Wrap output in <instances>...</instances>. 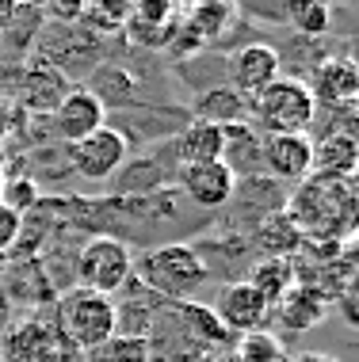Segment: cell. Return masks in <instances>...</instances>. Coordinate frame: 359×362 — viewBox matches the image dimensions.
Returning a JSON list of instances; mask_svg holds the SVG:
<instances>
[{"mask_svg":"<svg viewBox=\"0 0 359 362\" xmlns=\"http://www.w3.org/2000/svg\"><path fill=\"white\" fill-rule=\"evenodd\" d=\"M222 149H226V130L215 122H199V119H188L176 130L172 138V156L176 164H210V160H222Z\"/></svg>","mask_w":359,"mask_h":362,"instance_id":"e0dca14e","label":"cell"},{"mask_svg":"<svg viewBox=\"0 0 359 362\" xmlns=\"http://www.w3.org/2000/svg\"><path fill=\"white\" fill-rule=\"evenodd\" d=\"M54 328L76 355H84V351L100 347L103 339H111L115 332H119V309H115V298H103V293L69 286L62 298H57V305H54Z\"/></svg>","mask_w":359,"mask_h":362,"instance_id":"277c9868","label":"cell"},{"mask_svg":"<svg viewBox=\"0 0 359 362\" xmlns=\"http://www.w3.org/2000/svg\"><path fill=\"white\" fill-rule=\"evenodd\" d=\"M65 160H69L73 175H81V180H89V183H103V180H115V172L130 160V145H126V138L108 122L103 130H96L92 138L69 145V149H65Z\"/></svg>","mask_w":359,"mask_h":362,"instance_id":"52a82bcc","label":"cell"},{"mask_svg":"<svg viewBox=\"0 0 359 362\" xmlns=\"http://www.w3.org/2000/svg\"><path fill=\"white\" fill-rule=\"evenodd\" d=\"M19 237H23V214L0 206V256H4V252H12L16 244H19Z\"/></svg>","mask_w":359,"mask_h":362,"instance_id":"83f0119b","label":"cell"},{"mask_svg":"<svg viewBox=\"0 0 359 362\" xmlns=\"http://www.w3.org/2000/svg\"><path fill=\"white\" fill-rule=\"evenodd\" d=\"M191 119H199V122H215V126H237V122H249V100H245V95H237L229 84L199 88L195 100H191Z\"/></svg>","mask_w":359,"mask_h":362,"instance_id":"ffe728a7","label":"cell"},{"mask_svg":"<svg viewBox=\"0 0 359 362\" xmlns=\"http://www.w3.org/2000/svg\"><path fill=\"white\" fill-rule=\"evenodd\" d=\"M210 313H215V320L234 339L249 336V332H264L271 325V305L249 286L245 279L222 282L218 293H215V301H210Z\"/></svg>","mask_w":359,"mask_h":362,"instance_id":"8992f818","label":"cell"},{"mask_svg":"<svg viewBox=\"0 0 359 362\" xmlns=\"http://www.w3.org/2000/svg\"><path fill=\"white\" fill-rule=\"evenodd\" d=\"M245 282L252 290L260 293V298L268 301V305H275L279 298H283L287 290L298 286V267L290 259H271V256H256L252 259V267L245 271Z\"/></svg>","mask_w":359,"mask_h":362,"instance_id":"44dd1931","label":"cell"},{"mask_svg":"<svg viewBox=\"0 0 359 362\" xmlns=\"http://www.w3.org/2000/svg\"><path fill=\"white\" fill-rule=\"evenodd\" d=\"M176 183H180V194L191 202L195 210H226L229 199L237 191V180L234 172L226 168L222 160H210V164H183L176 168Z\"/></svg>","mask_w":359,"mask_h":362,"instance_id":"30bf717a","label":"cell"},{"mask_svg":"<svg viewBox=\"0 0 359 362\" xmlns=\"http://www.w3.org/2000/svg\"><path fill=\"white\" fill-rule=\"evenodd\" d=\"M50 119H54L57 141L76 145V141L92 138L96 130H103V126H108V111H103V103L96 100L84 84H73L69 92H65V100L50 111Z\"/></svg>","mask_w":359,"mask_h":362,"instance_id":"7c38bea8","label":"cell"},{"mask_svg":"<svg viewBox=\"0 0 359 362\" xmlns=\"http://www.w3.org/2000/svg\"><path fill=\"white\" fill-rule=\"evenodd\" d=\"M0 358L4 362H81V355L57 336L50 320H38V317L16 325V332L0 347Z\"/></svg>","mask_w":359,"mask_h":362,"instance_id":"9c48e42d","label":"cell"},{"mask_svg":"<svg viewBox=\"0 0 359 362\" xmlns=\"http://www.w3.org/2000/svg\"><path fill=\"white\" fill-rule=\"evenodd\" d=\"M38 202H42V191H38V180H31V175H8L4 187H0V206L23 214V218Z\"/></svg>","mask_w":359,"mask_h":362,"instance_id":"484cf974","label":"cell"},{"mask_svg":"<svg viewBox=\"0 0 359 362\" xmlns=\"http://www.w3.org/2000/svg\"><path fill=\"white\" fill-rule=\"evenodd\" d=\"M134 279L161 301H195V293L210 282V271L195 244L164 240L134 256Z\"/></svg>","mask_w":359,"mask_h":362,"instance_id":"7a4b0ae2","label":"cell"},{"mask_svg":"<svg viewBox=\"0 0 359 362\" xmlns=\"http://www.w3.org/2000/svg\"><path fill=\"white\" fill-rule=\"evenodd\" d=\"M8 130H12V115H8V103L0 100V141L8 138Z\"/></svg>","mask_w":359,"mask_h":362,"instance_id":"4dcf8cb0","label":"cell"},{"mask_svg":"<svg viewBox=\"0 0 359 362\" xmlns=\"http://www.w3.org/2000/svg\"><path fill=\"white\" fill-rule=\"evenodd\" d=\"M287 362H341L336 355H325V351H302V355L287 358Z\"/></svg>","mask_w":359,"mask_h":362,"instance_id":"f1b7e54d","label":"cell"},{"mask_svg":"<svg viewBox=\"0 0 359 362\" xmlns=\"http://www.w3.org/2000/svg\"><path fill=\"white\" fill-rule=\"evenodd\" d=\"M355 168H359V141H355V134L329 130L321 141H314V175L352 183Z\"/></svg>","mask_w":359,"mask_h":362,"instance_id":"ac0fdd59","label":"cell"},{"mask_svg":"<svg viewBox=\"0 0 359 362\" xmlns=\"http://www.w3.org/2000/svg\"><path fill=\"white\" fill-rule=\"evenodd\" d=\"M4 180H8V168H4V156H0V187H4Z\"/></svg>","mask_w":359,"mask_h":362,"instance_id":"1f68e13d","label":"cell"},{"mask_svg":"<svg viewBox=\"0 0 359 362\" xmlns=\"http://www.w3.org/2000/svg\"><path fill=\"white\" fill-rule=\"evenodd\" d=\"M287 221L302 240H352L355 229V187L344 180H321L309 175L287 194Z\"/></svg>","mask_w":359,"mask_h":362,"instance_id":"6da1fadb","label":"cell"},{"mask_svg":"<svg viewBox=\"0 0 359 362\" xmlns=\"http://www.w3.org/2000/svg\"><path fill=\"white\" fill-rule=\"evenodd\" d=\"M69 76L62 69H54L50 62H42V57H35V65H27L23 76H19V103L27 107V111H38V115H50L57 103L65 100V92H69Z\"/></svg>","mask_w":359,"mask_h":362,"instance_id":"9a60e30c","label":"cell"},{"mask_svg":"<svg viewBox=\"0 0 359 362\" xmlns=\"http://www.w3.org/2000/svg\"><path fill=\"white\" fill-rule=\"evenodd\" d=\"M226 130V149H222V164L234 172V180H256L264 175V164H260V149H264V138L252 130L249 122L237 126H222Z\"/></svg>","mask_w":359,"mask_h":362,"instance_id":"d6986e66","label":"cell"},{"mask_svg":"<svg viewBox=\"0 0 359 362\" xmlns=\"http://www.w3.org/2000/svg\"><path fill=\"white\" fill-rule=\"evenodd\" d=\"M81 362H149V344H145V336L115 332V336L103 339L100 347L84 351Z\"/></svg>","mask_w":359,"mask_h":362,"instance_id":"cb8c5ba5","label":"cell"},{"mask_svg":"<svg viewBox=\"0 0 359 362\" xmlns=\"http://www.w3.org/2000/svg\"><path fill=\"white\" fill-rule=\"evenodd\" d=\"M317 122V103L309 88L295 76H275L268 88H260L249 100V126L260 138L271 134H309Z\"/></svg>","mask_w":359,"mask_h":362,"instance_id":"3957f363","label":"cell"},{"mask_svg":"<svg viewBox=\"0 0 359 362\" xmlns=\"http://www.w3.org/2000/svg\"><path fill=\"white\" fill-rule=\"evenodd\" d=\"M16 8H19V4H12V0H0V35L8 31V23H12Z\"/></svg>","mask_w":359,"mask_h":362,"instance_id":"f546056e","label":"cell"},{"mask_svg":"<svg viewBox=\"0 0 359 362\" xmlns=\"http://www.w3.org/2000/svg\"><path fill=\"white\" fill-rule=\"evenodd\" d=\"M234 355H237V362H287L283 339H279L275 332H268V328L234 339Z\"/></svg>","mask_w":359,"mask_h":362,"instance_id":"d4e9b609","label":"cell"},{"mask_svg":"<svg viewBox=\"0 0 359 362\" xmlns=\"http://www.w3.org/2000/svg\"><path fill=\"white\" fill-rule=\"evenodd\" d=\"M260 164H264V175L275 180L279 187H298L314 175V138L309 134H271L260 149Z\"/></svg>","mask_w":359,"mask_h":362,"instance_id":"ba28073f","label":"cell"},{"mask_svg":"<svg viewBox=\"0 0 359 362\" xmlns=\"http://www.w3.org/2000/svg\"><path fill=\"white\" fill-rule=\"evenodd\" d=\"M126 16H130V4H84L81 23H84V31H92L96 38H100V35L122 31Z\"/></svg>","mask_w":359,"mask_h":362,"instance_id":"4316f807","label":"cell"},{"mask_svg":"<svg viewBox=\"0 0 359 362\" xmlns=\"http://www.w3.org/2000/svg\"><path fill=\"white\" fill-rule=\"evenodd\" d=\"M290 35L298 38H321L333 27V8L321 0H290V19H287Z\"/></svg>","mask_w":359,"mask_h":362,"instance_id":"603a6c76","label":"cell"},{"mask_svg":"<svg viewBox=\"0 0 359 362\" xmlns=\"http://www.w3.org/2000/svg\"><path fill=\"white\" fill-rule=\"evenodd\" d=\"M306 88L314 95L317 111L321 107H348L359 95V65L348 54H329L325 62H317V69L306 76Z\"/></svg>","mask_w":359,"mask_h":362,"instance_id":"4fadbf2b","label":"cell"},{"mask_svg":"<svg viewBox=\"0 0 359 362\" xmlns=\"http://www.w3.org/2000/svg\"><path fill=\"white\" fill-rule=\"evenodd\" d=\"M226 62V84L234 88L237 95H245V100H252V95L260 92V88H268L279 73V54L271 42H249L241 46V50L226 54L222 57Z\"/></svg>","mask_w":359,"mask_h":362,"instance_id":"8fae6325","label":"cell"},{"mask_svg":"<svg viewBox=\"0 0 359 362\" xmlns=\"http://www.w3.org/2000/svg\"><path fill=\"white\" fill-rule=\"evenodd\" d=\"M325 317H329V301L314 286H302V282L271 305V320L279 325V332H309Z\"/></svg>","mask_w":359,"mask_h":362,"instance_id":"2e32d148","label":"cell"},{"mask_svg":"<svg viewBox=\"0 0 359 362\" xmlns=\"http://www.w3.org/2000/svg\"><path fill=\"white\" fill-rule=\"evenodd\" d=\"M180 31V12L176 4H164V0H145V4H130V16L122 23L126 42L145 46V50H161L172 46Z\"/></svg>","mask_w":359,"mask_h":362,"instance_id":"5bb4252c","label":"cell"},{"mask_svg":"<svg viewBox=\"0 0 359 362\" xmlns=\"http://www.w3.org/2000/svg\"><path fill=\"white\" fill-rule=\"evenodd\" d=\"M73 271H76V286L81 290L115 298V293L134 279V252L122 237L100 233V237H89L81 244Z\"/></svg>","mask_w":359,"mask_h":362,"instance_id":"5b68a950","label":"cell"},{"mask_svg":"<svg viewBox=\"0 0 359 362\" xmlns=\"http://www.w3.org/2000/svg\"><path fill=\"white\" fill-rule=\"evenodd\" d=\"M183 16V27L176 35H188L191 42L188 46H203L207 38H218L222 31H226V23L237 16V8H229V4H195V8H188V12H180Z\"/></svg>","mask_w":359,"mask_h":362,"instance_id":"7402d4cb","label":"cell"}]
</instances>
